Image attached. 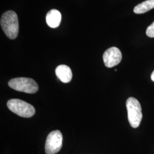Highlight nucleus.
I'll use <instances>...</instances> for the list:
<instances>
[{
	"mask_svg": "<svg viewBox=\"0 0 154 154\" xmlns=\"http://www.w3.org/2000/svg\"><path fill=\"white\" fill-rule=\"evenodd\" d=\"M1 26L9 38H16L19 32V23L16 12L12 11L5 12L1 18Z\"/></svg>",
	"mask_w": 154,
	"mask_h": 154,
	"instance_id": "1",
	"label": "nucleus"
},
{
	"mask_svg": "<svg viewBox=\"0 0 154 154\" xmlns=\"http://www.w3.org/2000/svg\"><path fill=\"white\" fill-rule=\"evenodd\" d=\"M8 85L16 91L26 93H35L38 90L37 83L33 79L29 78L20 77L11 79L9 81Z\"/></svg>",
	"mask_w": 154,
	"mask_h": 154,
	"instance_id": "2",
	"label": "nucleus"
},
{
	"mask_svg": "<svg viewBox=\"0 0 154 154\" xmlns=\"http://www.w3.org/2000/svg\"><path fill=\"white\" fill-rule=\"evenodd\" d=\"M126 107L128 119L131 126L137 128L142 119V108L140 103L135 98L130 97L127 100Z\"/></svg>",
	"mask_w": 154,
	"mask_h": 154,
	"instance_id": "3",
	"label": "nucleus"
},
{
	"mask_svg": "<svg viewBox=\"0 0 154 154\" xmlns=\"http://www.w3.org/2000/svg\"><path fill=\"white\" fill-rule=\"evenodd\" d=\"M7 106L11 112L23 118H30L34 115L35 112L32 105L20 99L9 100Z\"/></svg>",
	"mask_w": 154,
	"mask_h": 154,
	"instance_id": "4",
	"label": "nucleus"
},
{
	"mask_svg": "<svg viewBox=\"0 0 154 154\" xmlns=\"http://www.w3.org/2000/svg\"><path fill=\"white\" fill-rule=\"evenodd\" d=\"M63 137L60 131L55 130L48 135L45 143L46 154H55L58 152L62 146Z\"/></svg>",
	"mask_w": 154,
	"mask_h": 154,
	"instance_id": "5",
	"label": "nucleus"
},
{
	"mask_svg": "<svg viewBox=\"0 0 154 154\" xmlns=\"http://www.w3.org/2000/svg\"><path fill=\"white\" fill-rule=\"evenodd\" d=\"M122 58L121 52L116 47H112L106 50L103 55L105 65L109 68L118 65L121 62Z\"/></svg>",
	"mask_w": 154,
	"mask_h": 154,
	"instance_id": "6",
	"label": "nucleus"
},
{
	"mask_svg": "<svg viewBox=\"0 0 154 154\" xmlns=\"http://www.w3.org/2000/svg\"><path fill=\"white\" fill-rule=\"evenodd\" d=\"M56 76L63 83L70 82L72 79V72L69 66L65 65H61L57 66L55 69Z\"/></svg>",
	"mask_w": 154,
	"mask_h": 154,
	"instance_id": "7",
	"label": "nucleus"
},
{
	"mask_svg": "<svg viewBox=\"0 0 154 154\" xmlns=\"http://www.w3.org/2000/svg\"><path fill=\"white\" fill-rule=\"evenodd\" d=\"M62 16L61 13L56 9L49 11L46 17V21L48 26L51 28H56L61 23Z\"/></svg>",
	"mask_w": 154,
	"mask_h": 154,
	"instance_id": "8",
	"label": "nucleus"
},
{
	"mask_svg": "<svg viewBox=\"0 0 154 154\" xmlns=\"http://www.w3.org/2000/svg\"><path fill=\"white\" fill-rule=\"evenodd\" d=\"M154 8V0H146L136 6L134 12L136 14H143Z\"/></svg>",
	"mask_w": 154,
	"mask_h": 154,
	"instance_id": "9",
	"label": "nucleus"
},
{
	"mask_svg": "<svg viewBox=\"0 0 154 154\" xmlns=\"http://www.w3.org/2000/svg\"><path fill=\"white\" fill-rule=\"evenodd\" d=\"M146 34L150 38H154V22L147 29Z\"/></svg>",
	"mask_w": 154,
	"mask_h": 154,
	"instance_id": "10",
	"label": "nucleus"
},
{
	"mask_svg": "<svg viewBox=\"0 0 154 154\" xmlns=\"http://www.w3.org/2000/svg\"><path fill=\"white\" fill-rule=\"evenodd\" d=\"M151 79H152V81H154V72H152V74H151Z\"/></svg>",
	"mask_w": 154,
	"mask_h": 154,
	"instance_id": "11",
	"label": "nucleus"
}]
</instances>
